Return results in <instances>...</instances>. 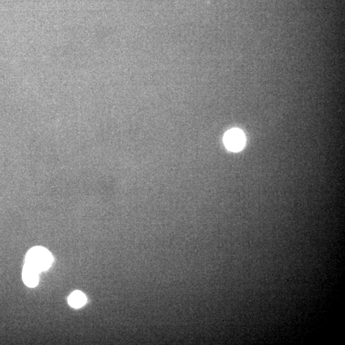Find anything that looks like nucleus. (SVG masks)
Listing matches in <instances>:
<instances>
[{
  "label": "nucleus",
  "instance_id": "2",
  "mask_svg": "<svg viewBox=\"0 0 345 345\" xmlns=\"http://www.w3.org/2000/svg\"><path fill=\"white\" fill-rule=\"evenodd\" d=\"M223 141L228 150L237 152L242 150L246 144V137L239 129H232L227 131L224 136Z\"/></svg>",
  "mask_w": 345,
  "mask_h": 345
},
{
  "label": "nucleus",
  "instance_id": "1",
  "mask_svg": "<svg viewBox=\"0 0 345 345\" xmlns=\"http://www.w3.org/2000/svg\"><path fill=\"white\" fill-rule=\"evenodd\" d=\"M53 262V257L50 251L41 246L31 249L26 255L25 259V264L39 273L48 270Z\"/></svg>",
  "mask_w": 345,
  "mask_h": 345
},
{
  "label": "nucleus",
  "instance_id": "3",
  "mask_svg": "<svg viewBox=\"0 0 345 345\" xmlns=\"http://www.w3.org/2000/svg\"><path fill=\"white\" fill-rule=\"evenodd\" d=\"M39 273L35 269L24 264L23 269V280L24 283L30 288H34L39 284Z\"/></svg>",
  "mask_w": 345,
  "mask_h": 345
},
{
  "label": "nucleus",
  "instance_id": "4",
  "mask_svg": "<svg viewBox=\"0 0 345 345\" xmlns=\"http://www.w3.org/2000/svg\"><path fill=\"white\" fill-rule=\"evenodd\" d=\"M87 299L85 295L80 291H75L71 293L69 297L68 302L69 305L72 308H80L86 303Z\"/></svg>",
  "mask_w": 345,
  "mask_h": 345
}]
</instances>
